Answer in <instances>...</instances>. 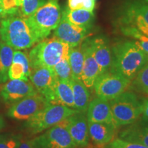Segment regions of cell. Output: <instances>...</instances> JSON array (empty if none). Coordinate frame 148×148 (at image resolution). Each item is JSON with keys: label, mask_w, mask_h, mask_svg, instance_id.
I'll return each mask as SVG.
<instances>
[{"label": "cell", "mask_w": 148, "mask_h": 148, "mask_svg": "<svg viewBox=\"0 0 148 148\" xmlns=\"http://www.w3.org/2000/svg\"><path fill=\"white\" fill-rule=\"evenodd\" d=\"M89 137L97 145H106L113 140L116 127L104 123L88 121Z\"/></svg>", "instance_id": "ffe728a7"}, {"label": "cell", "mask_w": 148, "mask_h": 148, "mask_svg": "<svg viewBox=\"0 0 148 148\" xmlns=\"http://www.w3.org/2000/svg\"><path fill=\"white\" fill-rule=\"evenodd\" d=\"M0 36L2 41L16 50L28 49L38 42L26 18L19 15L1 20Z\"/></svg>", "instance_id": "3957f363"}, {"label": "cell", "mask_w": 148, "mask_h": 148, "mask_svg": "<svg viewBox=\"0 0 148 148\" xmlns=\"http://www.w3.org/2000/svg\"><path fill=\"white\" fill-rule=\"evenodd\" d=\"M53 70L57 79L71 81V79L73 78L69 61V57H66V58L61 60L53 68Z\"/></svg>", "instance_id": "f546056e"}, {"label": "cell", "mask_w": 148, "mask_h": 148, "mask_svg": "<svg viewBox=\"0 0 148 148\" xmlns=\"http://www.w3.org/2000/svg\"><path fill=\"white\" fill-rule=\"evenodd\" d=\"M147 99H148V98H147Z\"/></svg>", "instance_id": "f35d334b"}, {"label": "cell", "mask_w": 148, "mask_h": 148, "mask_svg": "<svg viewBox=\"0 0 148 148\" xmlns=\"http://www.w3.org/2000/svg\"><path fill=\"white\" fill-rule=\"evenodd\" d=\"M48 104L45 97L38 92L12 104L8 114L14 119L28 120Z\"/></svg>", "instance_id": "30bf717a"}, {"label": "cell", "mask_w": 148, "mask_h": 148, "mask_svg": "<svg viewBox=\"0 0 148 148\" xmlns=\"http://www.w3.org/2000/svg\"><path fill=\"white\" fill-rule=\"evenodd\" d=\"M110 71L132 81L148 62V54L132 40L116 42L112 48Z\"/></svg>", "instance_id": "6da1fadb"}, {"label": "cell", "mask_w": 148, "mask_h": 148, "mask_svg": "<svg viewBox=\"0 0 148 148\" xmlns=\"http://www.w3.org/2000/svg\"><path fill=\"white\" fill-rule=\"evenodd\" d=\"M62 13L65 16L66 19L71 23L90 29L95 21V14L92 11L85 9L71 10L65 7Z\"/></svg>", "instance_id": "7402d4cb"}, {"label": "cell", "mask_w": 148, "mask_h": 148, "mask_svg": "<svg viewBox=\"0 0 148 148\" xmlns=\"http://www.w3.org/2000/svg\"><path fill=\"white\" fill-rule=\"evenodd\" d=\"M34 148H77L67 129L60 123L31 140Z\"/></svg>", "instance_id": "9c48e42d"}, {"label": "cell", "mask_w": 148, "mask_h": 148, "mask_svg": "<svg viewBox=\"0 0 148 148\" xmlns=\"http://www.w3.org/2000/svg\"><path fill=\"white\" fill-rule=\"evenodd\" d=\"M130 83V79L109 71L97 77L93 87L97 97L108 101L126 91Z\"/></svg>", "instance_id": "ba28073f"}, {"label": "cell", "mask_w": 148, "mask_h": 148, "mask_svg": "<svg viewBox=\"0 0 148 148\" xmlns=\"http://www.w3.org/2000/svg\"><path fill=\"white\" fill-rule=\"evenodd\" d=\"M14 50L3 41H0V83L8 79V71L12 62Z\"/></svg>", "instance_id": "cb8c5ba5"}, {"label": "cell", "mask_w": 148, "mask_h": 148, "mask_svg": "<svg viewBox=\"0 0 148 148\" xmlns=\"http://www.w3.org/2000/svg\"><path fill=\"white\" fill-rule=\"evenodd\" d=\"M94 1H95V0H94Z\"/></svg>", "instance_id": "74e56055"}, {"label": "cell", "mask_w": 148, "mask_h": 148, "mask_svg": "<svg viewBox=\"0 0 148 148\" xmlns=\"http://www.w3.org/2000/svg\"><path fill=\"white\" fill-rule=\"evenodd\" d=\"M1 16H0V21H1Z\"/></svg>", "instance_id": "8d00e7d4"}, {"label": "cell", "mask_w": 148, "mask_h": 148, "mask_svg": "<svg viewBox=\"0 0 148 148\" xmlns=\"http://www.w3.org/2000/svg\"><path fill=\"white\" fill-rule=\"evenodd\" d=\"M31 66L28 56L23 51H14L12 62L8 71V78L28 81Z\"/></svg>", "instance_id": "d6986e66"}, {"label": "cell", "mask_w": 148, "mask_h": 148, "mask_svg": "<svg viewBox=\"0 0 148 148\" xmlns=\"http://www.w3.org/2000/svg\"><path fill=\"white\" fill-rule=\"evenodd\" d=\"M29 53L31 69L37 67L52 69L61 60L69 57V45L56 37L37 42Z\"/></svg>", "instance_id": "277c9868"}, {"label": "cell", "mask_w": 148, "mask_h": 148, "mask_svg": "<svg viewBox=\"0 0 148 148\" xmlns=\"http://www.w3.org/2000/svg\"><path fill=\"white\" fill-rule=\"evenodd\" d=\"M81 44L77 47L70 48L69 53V61L71 69L72 77L76 79H81L82 78L84 64V52Z\"/></svg>", "instance_id": "d4e9b609"}, {"label": "cell", "mask_w": 148, "mask_h": 148, "mask_svg": "<svg viewBox=\"0 0 148 148\" xmlns=\"http://www.w3.org/2000/svg\"><path fill=\"white\" fill-rule=\"evenodd\" d=\"M120 33L134 40L136 45L148 54V36L133 27H124L117 29Z\"/></svg>", "instance_id": "484cf974"}, {"label": "cell", "mask_w": 148, "mask_h": 148, "mask_svg": "<svg viewBox=\"0 0 148 148\" xmlns=\"http://www.w3.org/2000/svg\"><path fill=\"white\" fill-rule=\"evenodd\" d=\"M58 1L47 0L32 16L26 18L38 42L47 38L58 26L62 17Z\"/></svg>", "instance_id": "5b68a950"}, {"label": "cell", "mask_w": 148, "mask_h": 148, "mask_svg": "<svg viewBox=\"0 0 148 148\" xmlns=\"http://www.w3.org/2000/svg\"><path fill=\"white\" fill-rule=\"evenodd\" d=\"M5 123H4V121H3V118L1 116H0V130L2 129L3 126H4Z\"/></svg>", "instance_id": "d590c367"}, {"label": "cell", "mask_w": 148, "mask_h": 148, "mask_svg": "<svg viewBox=\"0 0 148 148\" xmlns=\"http://www.w3.org/2000/svg\"><path fill=\"white\" fill-rule=\"evenodd\" d=\"M141 114L143 119L148 121V99H145L143 102H141Z\"/></svg>", "instance_id": "836d02e7"}, {"label": "cell", "mask_w": 148, "mask_h": 148, "mask_svg": "<svg viewBox=\"0 0 148 148\" xmlns=\"http://www.w3.org/2000/svg\"><path fill=\"white\" fill-rule=\"evenodd\" d=\"M20 141L15 138H0V148H18Z\"/></svg>", "instance_id": "d6a6232c"}, {"label": "cell", "mask_w": 148, "mask_h": 148, "mask_svg": "<svg viewBox=\"0 0 148 148\" xmlns=\"http://www.w3.org/2000/svg\"><path fill=\"white\" fill-rule=\"evenodd\" d=\"M119 138L140 143L148 147V121L144 120L143 122L130 124V126L120 132Z\"/></svg>", "instance_id": "44dd1931"}, {"label": "cell", "mask_w": 148, "mask_h": 148, "mask_svg": "<svg viewBox=\"0 0 148 148\" xmlns=\"http://www.w3.org/2000/svg\"><path fill=\"white\" fill-rule=\"evenodd\" d=\"M113 12L116 29L133 27L148 36V0H120Z\"/></svg>", "instance_id": "7a4b0ae2"}, {"label": "cell", "mask_w": 148, "mask_h": 148, "mask_svg": "<svg viewBox=\"0 0 148 148\" xmlns=\"http://www.w3.org/2000/svg\"><path fill=\"white\" fill-rule=\"evenodd\" d=\"M29 78L37 91L45 98L49 95L56 81L52 69L46 67H37L31 69Z\"/></svg>", "instance_id": "2e32d148"}, {"label": "cell", "mask_w": 148, "mask_h": 148, "mask_svg": "<svg viewBox=\"0 0 148 148\" xmlns=\"http://www.w3.org/2000/svg\"><path fill=\"white\" fill-rule=\"evenodd\" d=\"M38 92L29 81L22 79H10L3 85L1 95L5 102L13 104L27 96Z\"/></svg>", "instance_id": "4fadbf2b"}, {"label": "cell", "mask_w": 148, "mask_h": 148, "mask_svg": "<svg viewBox=\"0 0 148 148\" xmlns=\"http://www.w3.org/2000/svg\"><path fill=\"white\" fill-rule=\"evenodd\" d=\"M78 112L62 105L48 104L27 120L26 125L32 134H37L54 126Z\"/></svg>", "instance_id": "52a82bcc"}, {"label": "cell", "mask_w": 148, "mask_h": 148, "mask_svg": "<svg viewBox=\"0 0 148 148\" xmlns=\"http://www.w3.org/2000/svg\"><path fill=\"white\" fill-rule=\"evenodd\" d=\"M81 45L84 52V64L81 79L88 88H92L97 77L100 75L99 68L94 58L89 39L86 38Z\"/></svg>", "instance_id": "5bb4252c"}, {"label": "cell", "mask_w": 148, "mask_h": 148, "mask_svg": "<svg viewBox=\"0 0 148 148\" xmlns=\"http://www.w3.org/2000/svg\"><path fill=\"white\" fill-rule=\"evenodd\" d=\"M108 103L116 127L135 123L141 115V102L132 92H123Z\"/></svg>", "instance_id": "8992f818"}, {"label": "cell", "mask_w": 148, "mask_h": 148, "mask_svg": "<svg viewBox=\"0 0 148 148\" xmlns=\"http://www.w3.org/2000/svg\"><path fill=\"white\" fill-rule=\"evenodd\" d=\"M95 7V1L94 0H68V8L71 10L85 9L93 11Z\"/></svg>", "instance_id": "4dcf8cb0"}, {"label": "cell", "mask_w": 148, "mask_h": 148, "mask_svg": "<svg viewBox=\"0 0 148 148\" xmlns=\"http://www.w3.org/2000/svg\"><path fill=\"white\" fill-rule=\"evenodd\" d=\"M19 12L20 0H0V16L1 19L8 16L19 15Z\"/></svg>", "instance_id": "83f0119b"}, {"label": "cell", "mask_w": 148, "mask_h": 148, "mask_svg": "<svg viewBox=\"0 0 148 148\" xmlns=\"http://www.w3.org/2000/svg\"><path fill=\"white\" fill-rule=\"evenodd\" d=\"M130 86L136 92L148 95V62L131 81Z\"/></svg>", "instance_id": "4316f807"}, {"label": "cell", "mask_w": 148, "mask_h": 148, "mask_svg": "<svg viewBox=\"0 0 148 148\" xmlns=\"http://www.w3.org/2000/svg\"><path fill=\"white\" fill-rule=\"evenodd\" d=\"M107 148H148L140 143L125 140L118 138L108 143Z\"/></svg>", "instance_id": "1f68e13d"}, {"label": "cell", "mask_w": 148, "mask_h": 148, "mask_svg": "<svg viewBox=\"0 0 148 148\" xmlns=\"http://www.w3.org/2000/svg\"><path fill=\"white\" fill-rule=\"evenodd\" d=\"M88 30L87 28L71 23L62 13L60 21L53 32V36L65 42L71 48L75 47L86 39Z\"/></svg>", "instance_id": "7c38bea8"}, {"label": "cell", "mask_w": 148, "mask_h": 148, "mask_svg": "<svg viewBox=\"0 0 148 148\" xmlns=\"http://www.w3.org/2000/svg\"><path fill=\"white\" fill-rule=\"evenodd\" d=\"M86 111V119L88 121L104 123L112 125L116 127L108 101L99 97L95 98L89 102Z\"/></svg>", "instance_id": "ac0fdd59"}, {"label": "cell", "mask_w": 148, "mask_h": 148, "mask_svg": "<svg viewBox=\"0 0 148 148\" xmlns=\"http://www.w3.org/2000/svg\"><path fill=\"white\" fill-rule=\"evenodd\" d=\"M94 58L99 66L101 74L110 71L112 64V50L108 41L102 36L88 38Z\"/></svg>", "instance_id": "9a60e30c"}, {"label": "cell", "mask_w": 148, "mask_h": 148, "mask_svg": "<svg viewBox=\"0 0 148 148\" xmlns=\"http://www.w3.org/2000/svg\"><path fill=\"white\" fill-rule=\"evenodd\" d=\"M71 84L73 92V108L80 112H86L90 102V94L88 88L85 86L82 79L72 78Z\"/></svg>", "instance_id": "603a6c76"}, {"label": "cell", "mask_w": 148, "mask_h": 148, "mask_svg": "<svg viewBox=\"0 0 148 148\" xmlns=\"http://www.w3.org/2000/svg\"><path fill=\"white\" fill-rule=\"evenodd\" d=\"M47 0H20L19 15L23 18L32 16Z\"/></svg>", "instance_id": "f1b7e54d"}, {"label": "cell", "mask_w": 148, "mask_h": 148, "mask_svg": "<svg viewBox=\"0 0 148 148\" xmlns=\"http://www.w3.org/2000/svg\"><path fill=\"white\" fill-rule=\"evenodd\" d=\"M45 99L49 104L62 105L73 108V92L71 81L56 79L52 90Z\"/></svg>", "instance_id": "e0dca14e"}, {"label": "cell", "mask_w": 148, "mask_h": 148, "mask_svg": "<svg viewBox=\"0 0 148 148\" xmlns=\"http://www.w3.org/2000/svg\"><path fill=\"white\" fill-rule=\"evenodd\" d=\"M18 148H34V147L31 143V140H29V141L21 142V143L20 142Z\"/></svg>", "instance_id": "e575fe53"}, {"label": "cell", "mask_w": 148, "mask_h": 148, "mask_svg": "<svg viewBox=\"0 0 148 148\" xmlns=\"http://www.w3.org/2000/svg\"><path fill=\"white\" fill-rule=\"evenodd\" d=\"M67 129L77 148H84L89 140L88 121L84 112H78L60 122Z\"/></svg>", "instance_id": "8fae6325"}]
</instances>
